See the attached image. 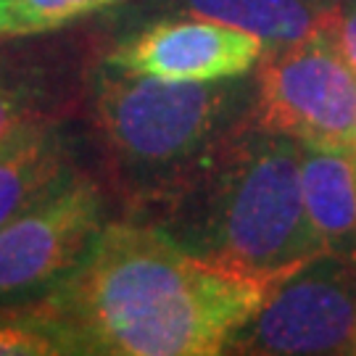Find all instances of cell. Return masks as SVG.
<instances>
[{
  "label": "cell",
  "instance_id": "obj_14",
  "mask_svg": "<svg viewBox=\"0 0 356 356\" xmlns=\"http://www.w3.org/2000/svg\"><path fill=\"white\" fill-rule=\"evenodd\" d=\"M330 35L343 53V58L356 72V0H338L335 22L330 26Z\"/></svg>",
  "mask_w": 356,
  "mask_h": 356
},
{
  "label": "cell",
  "instance_id": "obj_7",
  "mask_svg": "<svg viewBox=\"0 0 356 356\" xmlns=\"http://www.w3.org/2000/svg\"><path fill=\"white\" fill-rule=\"evenodd\" d=\"M267 51V42L251 32L182 16L156 22L127 38L106 56V64L175 82H216L251 74Z\"/></svg>",
  "mask_w": 356,
  "mask_h": 356
},
{
  "label": "cell",
  "instance_id": "obj_10",
  "mask_svg": "<svg viewBox=\"0 0 356 356\" xmlns=\"http://www.w3.org/2000/svg\"><path fill=\"white\" fill-rule=\"evenodd\" d=\"M338 0H179L182 16L222 22L261 38L272 48L330 29Z\"/></svg>",
  "mask_w": 356,
  "mask_h": 356
},
{
  "label": "cell",
  "instance_id": "obj_13",
  "mask_svg": "<svg viewBox=\"0 0 356 356\" xmlns=\"http://www.w3.org/2000/svg\"><path fill=\"white\" fill-rule=\"evenodd\" d=\"M45 95L48 92H42V85L32 72L0 61V143L24 122L45 116L40 114Z\"/></svg>",
  "mask_w": 356,
  "mask_h": 356
},
{
  "label": "cell",
  "instance_id": "obj_6",
  "mask_svg": "<svg viewBox=\"0 0 356 356\" xmlns=\"http://www.w3.org/2000/svg\"><path fill=\"white\" fill-rule=\"evenodd\" d=\"M356 332V259L317 256L267 288L225 354H348Z\"/></svg>",
  "mask_w": 356,
  "mask_h": 356
},
{
  "label": "cell",
  "instance_id": "obj_9",
  "mask_svg": "<svg viewBox=\"0 0 356 356\" xmlns=\"http://www.w3.org/2000/svg\"><path fill=\"white\" fill-rule=\"evenodd\" d=\"M74 172L64 129L48 116L29 119L0 143V227Z\"/></svg>",
  "mask_w": 356,
  "mask_h": 356
},
{
  "label": "cell",
  "instance_id": "obj_16",
  "mask_svg": "<svg viewBox=\"0 0 356 356\" xmlns=\"http://www.w3.org/2000/svg\"><path fill=\"white\" fill-rule=\"evenodd\" d=\"M354 148H356V135H354Z\"/></svg>",
  "mask_w": 356,
  "mask_h": 356
},
{
  "label": "cell",
  "instance_id": "obj_12",
  "mask_svg": "<svg viewBox=\"0 0 356 356\" xmlns=\"http://www.w3.org/2000/svg\"><path fill=\"white\" fill-rule=\"evenodd\" d=\"M127 0H0V38H32Z\"/></svg>",
  "mask_w": 356,
  "mask_h": 356
},
{
  "label": "cell",
  "instance_id": "obj_4",
  "mask_svg": "<svg viewBox=\"0 0 356 356\" xmlns=\"http://www.w3.org/2000/svg\"><path fill=\"white\" fill-rule=\"evenodd\" d=\"M251 124L298 143L354 145L356 72L330 29L267 51L256 66Z\"/></svg>",
  "mask_w": 356,
  "mask_h": 356
},
{
  "label": "cell",
  "instance_id": "obj_1",
  "mask_svg": "<svg viewBox=\"0 0 356 356\" xmlns=\"http://www.w3.org/2000/svg\"><path fill=\"white\" fill-rule=\"evenodd\" d=\"M269 285L188 254L148 222H106L38 306L58 317L76 354L214 356Z\"/></svg>",
  "mask_w": 356,
  "mask_h": 356
},
{
  "label": "cell",
  "instance_id": "obj_8",
  "mask_svg": "<svg viewBox=\"0 0 356 356\" xmlns=\"http://www.w3.org/2000/svg\"><path fill=\"white\" fill-rule=\"evenodd\" d=\"M301 193L322 251L356 259V148L298 143Z\"/></svg>",
  "mask_w": 356,
  "mask_h": 356
},
{
  "label": "cell",
  "instance_id": "obj_2",
  "mask_svg": "<svg viewBox=\"0 0 356 356\" xmlns=\"http://www.w3.org/2000/svg\"><path fill=\"white\" fill-rule=\"evenodd\" d=\"M145 214L188 254L254 280L275 282L325 256L306 216L298 140L254 124Z\"/></svg>",
  "mask_w": 356,
  "mask_h": 356
},
{
  "label": "cell",
  "instance_id": "obj_3",
  "mask_svg": "<svg viewBox=\"0 0 356 356\" xmlns=\"http://www.w3.org/2000/svg\"><path fill=\"white\" fill-rule=\"evenodd\" d=\"M90 98L116 185L129 204L151 211L251 124L254 79L175 82L103 61L92 72Z\"/></svg>",
  "mask_w": 356,
  "mask_h": 356
},
{
  "label": "cell",
  "instance_id": "obj_5",
  "mask_svg": "<svg viewBox=\"0 0 356 356\" xmlns=\"http://www.w3.org/2000/svg\"><path fill=\"white\" fill-rule=\"evenodd\" d=\"M103 195L72 172L0 227V312L40 304L74 272L103 229Z\"/></svg>",
  "mask_w": 356,
  "mask_h": 356
},
{
  "label": "cell",
  "instance_id": "obj_15",
  "mask_svg": "<svg viewBox=\"0 0 356 356\" xmlns=\"http://www.w3.org/2000/svg\"><path fill=\"white\" fill-rule=\"evenodd\" d=\"M348 354H356V332H354V341H351V348H348Z\"/></svg>",
  "mask_w": 356,
  "mask_h": 356
},
{
  "label": "cell",
  "instance_id": "obj_11",
  "mask_svg": "<svg viewBox=\"0 0 356 356\" xmlns=\"http://www.w3.org/2000/svg\"><path fill=\"white\" fill-rule=\"evenodd\" d=\"M76 354L58 317L45 306L0 312V356H64Z\"/></svg>",
  "mask_w": 356,
  "mask_h": 356
}]
</instances>
